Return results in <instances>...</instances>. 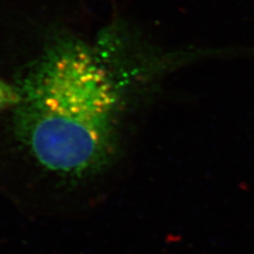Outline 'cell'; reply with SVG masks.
Wrapping results in <instances>:
<instances>
[{
	"instance_id": "6da1fadb",
	"label": "cell",
	"mask_w": 254,
	"mask_h": 254,
	"mask_svg": "<svg viewBox=\"0 0 254 254\" xmlns=\"http://www.w3.org/2000/svg\"><path fill=\"white\" fill-rule=\"evenodd\" d=\"M127 34L119 23L93 38L54 30L13 71L20 99L6 110V148L60 193L91 189L115 160L130 84Z\"/></svg>"
},
{
	"instance_id": "7a4b0ae2",
	"label": "cell",
	"mask_w": 254,
	"mask_h": 254,
	"mask_svg": "<svg viewBox=\"0 0 254 254\" xmlns=\"http://www.w3.org/2000/svg\"><path fill=\"white\" fill-rule=\"evenodd\" d=\"M19 93L16 87L0 77V111L11 109L19 102Z\"/></svg>"
}]
</instances>
